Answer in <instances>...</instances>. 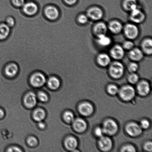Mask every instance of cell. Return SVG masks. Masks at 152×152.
Here are the masks:
<instances>
[{
	"mask_svg": "<svg viewBox=\"0 0 152 152\" xmlns=\"http://www.w3.org/2000/svg\"><path fill=\"white\" fill-rule=\"evenodd\" d=\"M145 150L148 151H152V144L151 142H148L146 143L144 145Z\"/></svg>",
	"mask_w": 152,
	"mask_h": 152,
	"instance_id": "44",
	"label": "cell"
},
{
	"mask_svg": "<svg viewBox=\"0 0 152 152\" xmlns=\"http://www.w3.org/2000/svg\"><path fill=\"white\" fill-rule=\"evenodd\" d=\"M19 72V67L14 62L6 65L4 69V72L6 76L12 77H15Z\"/></svg>",
	"mask_w": 152,
	"mask_h": 152,
	"instance_id": "16",
	"label": "cell"
},
{
	"mask_svg": "<svg viewBox=\"0 0 152 152\" xmlns=\"http://www.w3.org/2000/svg\"><path fill=\"white\" fill-rule=\"evenodd\" d=\"M107 91L112 95H115L118 93L119 89L117 86L114 85H110L107 88Z\"/></svg>",
	"mask_w": 152,
	"mask_h": 152,
	"instance_id": "33",
	"label": "cell"
},
{
	"mask_svg": "<svg viewBox=\"0 0 152 152\" xmlns=\"http://www.w3.org/2000/svg\"><path fill=\"white\" fill-rule=\"evenodd\" d=\"M100 148L103 151H107L111 149L113 146L112 141L108 137H101L99 141Z\"/></svg>",
	"mask_w": 152,
	"mask_h": 152,
	"instance_id": "20",
	"label": "cell"
},
{
	"mask_svg": "<svg viewBox=\"0 0 152 152\" xmlns=\"http://www.w3.org/2000/svg\"><path fill=\"white\" fill-rule=\"evenodd\" d=\"M93 33L95 36L98 37L99 36L106 35L108 32V25L103 22H97L93 27Z\"/></svg>",
	"mask_w": 152,
	"mask_h": 152,
	"instance_id": "12",
	"label": "cell"
},
{
	"mask_svg": "<svg viewBox=\"0 0 152 152\" xmlns=\"http://www.w3.org/2000/svg\"><path fill=\"white\" fill-rule=\"evenodd\" d=\"M107 25L108 31L114 35L120 34L123 31L124 26L123 24L118 20H111Z\"/></svg>",
	"mask_w": 152,
	"mask_h": 152,
	"instance_id": "13",
	"label": "cell"
},
{
	"mask_svg": "<svg viewBox=\"0 0 152 152\" xmlns=\"http://www.w3.org/2000/svg\"><path fill=\"white\" fill-rule=\"evenodd\" d=\"M102 129L104 133L108 135H113L117 132L118 126L114 121L108 119L104 122Z\"/></svg>",
	"mask_w": 152,
	"mask_h": 152,
	"instance_id": "10",
	"label": "cell"
},
{
	"mask_svg": "<svg viewBox=\"0 0 152 152\" xmlns=\"http://www.w3.org/2000/svg\"><path fill=\"white\" fill-rule=\"evenodd\" d=\"M31 85L35 87H40L44 86L46 82V77L44 74L41 72H34L30 78Z\"/></svg>",
	"mask_w": 152,
	"mask_h": 152,
	"instance_id": "9",
	"label": "cell"
},
{
	"mask_svg": "<svg viewBox=\"0 0 152 152\" xmlns=\"http://www.w3.org/2000/svg\"><path fill=\"white\" fill-rule=\"evenodd\" d=\"M10 28L5 23H0V41L5 40L10 35Z\"/></svg>",
	"mask_w": 152,
	"mask_h": 152,
	"instance_id": "25",
	"label": "cell"
},
{
	"mask_svg": "<svg viewBox=\"0 0 152 152\" xmlns=\"http://www.w3.org/2000/svg\"><path fill=\"white\" fill-rule=\"evenodd\" d=\"M123 7L126 11L130 12L138 7L137 0H124L123 3Z\"/></svg>",
	"mask_w": 152,
	"mask_h": 152,
	"instance_id": "24",
	"label": "cell"
},
{
	"mask_svg": "<svg viewBox=\"0 0 152 152\" xmlns=\"http://www.w3.org/2000/svg\"><path fill=\"white\" fill-rule=\"evenodd\" d=\"M86 122L82 118H77L73 121V127L76 131L79 132H84L87 128Z\"/></svg>",
	"mask_w": 152,
	"mask_h": 152,
	"instance_id": "22",
	"label": "cell"
},
{
	"mask_svg": "<svg viewBox=\"0 0 152 152\" xmlns=\"http://www.w3.org/2000/svg\"><path fill=\"white\" fill-rule=\"evenodd\" d=\"M4 115V113L2 110L0 109V118H2Z\"/></svg>",
	"mask_w": 152,
	"mask_h": 152,
	"instance_id": "46",
	"label": "cell"
},
{
	"mask_svg": "<svg viewBox=\"0 0 152 152\" xmlns=\"http://www.w3.org/2000/svg\"><path fill=\"white\" fill-rule=\"evenodd\" d=\"M121 98L125 101H129L134 97L135 92L134 89L130 86H123L119 92Z\"/></svg>",
	"mask_w": 152,
	"mask_h": 152,
	"instance_id": "8",
	"label": "cell"
},
{
	"mask_svg": "<svg viewBox=\"0 0 152 152\" xmlns=\"http://www.w3.org/2000/svg\"><path fill=\"white\" fill-rule=\"evenodd\" d=\"M129 19L132 23L139 24L143 23L146 19V15L139 7L130 12Z\"/></svg>",
	"mask_w": 152,
	"mask_h": 152,
	"instance_id": "4",
	"label": "cell"
},
{
	"mask_svg": "<svg viewBox=\"0 0 152 152\" xmlns=\"http://www.w3.org/2000/svg\"><path fill=\"white\" fill-rule=\"evenodd\" d=\"M95 133L97 136L101 137L103 136L104 132L102 129L100 127H97L95 129Z\"/></svg>",
	"mask_w": 152,
	"mask_h": 152,
	"instance_id": "41",
	"label": "cell"
},
{
	"mask_svg": "<svg viewBox=\"0 0 152 152\" xmlns=\"http://www.w3.org/2000/svg\"><path fill=\"white\" fill-rule=\"evenodd\" d=\"M109 66V71L110 75L113 78H120L124 73V65L120 61L115 60L114 61L111 62Z\"/></svg>",
	"mask_w": 152,
	"mask_h": 152,
	"instance_id": "2",
	"label": "cell"
},
{
	"mask_svg": "<svg viewBox=\"0 0 152 152\" xmlns=\"http://www.w3.org/2000/svg\"><path fill=\"white\" fill-rule=\"evenodd\" d=\"M122 46L125 50L129 51L135 47V44L132 40L128 39L124 42Z\"/></svg>",
	"mask_w": 152,
	"mask_h": 152,
	"instance_id": "30",
	"label": "cell"
},
{
	"mask_svg": "<svg viewBox=\"0 0 152 152\" xmlns=\"http://www.w3.org/2000/svg\"><path fill=\"white\" fill-rule=\"evenodd\" d=\"M144 55L141 48L135 47L132 50H129L128 56L132 61L138 62L142 60Z\"/></svg>",
	"mask_w": 152,
	"mask_h": 152,
	"instance_id": "11",
	"label": "cell"
},
{
	"mask_svg": "<svg viewBox=\"0 0 152 152\" xmlns=\"http://www.w3.org/2000/svg\"><path fill=\"white\" fill-rule=\"evenodd\" d=\"M124 34L128 39L133 40L137 38L140 35V30L137 24L129 23L124 26Z\"/></svg>",
	"mask_w": 152,
	"mask_h": 152,
	"instance_id": "1",
	"label": "cell"
},
{
	"mask_svg": "<svg viewBox=\"0 0 152 152\" xmlns=\"http://www.w3.org/2000/svg\"><path fill=\"white\" fill-rule=\"evenodd\" d=\"M5 23L10 28L14 26L15 21L14 18L11 16H9L6 19Z\"/></svg>",
	"mask_w": 152,
	"mask_h": 152,
	"instance_id": "36",
	"label": "cell"
},
{
	"mask_svg": "<svg viewBox=\"0 0 152 152\" xmlns=\"http://www.w3.org/2000/svg\"><path fill=\"white\" fill-rule=\"evenodd\" d=\"M21 9L22 12L26 15L32 16L35 15L38 12L39 7L36 3L29 1L25 2Z\"/></svg>",
	"mask_w": 152,
	"mask_h": 152,
	"instance_id": "7",
	"label": "cell"
},
{
	"mask_svg": "<svg viewBox=\"0 0 152 152\" xmlns=\"http://www.w3.org/2000/svg\"><path fill=\"white\" fill-rule=\"evenodd\" d=\"M139 68V65L138 62L131 61L128 65V69L131 73H135Z\"/></svg>",
	"mask_w": 152,
	"mask_h": 152,
	"instance_id": "32",
	"label": "cell"
},
{
	"mask_svg": "<svg viewBox=\"0 0 152 152\" xmlns=\"http://www.w3.org/2000/svg\"><path fill=\"white\" fill-rule=\"evenodd\" d=\"M65 145L68 150L73 151L75 150L77 145V141L74 137H69L67 138L65 141Z\"/></svg>",
	"mask_w": 152,
	"mask_h": 152,
	"instance_id": "26",
	"label": "cell"
},
{
	"mask_svg": "<svg viewBox=\"0 0 152 152\" xmlns=\"http://www.w3.org/2000/svg\"><path fill=\"white\" fill-rule=\"evenodd\" d=\"M75 20L79 24L84 25L88 23L89 19L86 13H80L76 18Z\"/></svg>",
	"mask_w": 152,
	"mask_h": 152,
	"instance_id": "29",
	"label": "cell"
},
{
	"mask_svg": "<svg viewBox=\"0 0 152 152\" xmlns=\"http://www.w3.org/2000/svg\"><path fill=\"white\" fill-rule=\"evenodd\" d=\"M46 114L44 110L38 109L34 112L33 118L37 122H41L45 118Z\"/></svg>",
	"mask_w": 152,
	"mask_h": 152,
	"instance_id": "28",
	"label": "cell"
},
{
	"mask_svg": "<svg viewBox=\"0 0 152 152\" xmlns=\"http://www.w3.org/2000/svg\"><path fill=\"white\" fill-rule=\"evenodd\" d=\"M38 99L43 102H47L48 100V95L44 92H40L38 94Z\"/></svg>",
	"mask_w": 152,
	"mask_h": 152,
	"instance_id": "37",
	"label": "cell"
},
{
	"mask_svg": "<svg viewBox=\"0 0 152 152\" xmlns=\"http://www.w3.org/2000/svg\"><path fill=\"white\" fill-rule=\"evenodd\" d=\"M141 127L144 129H147L149 127L150 123L148 120L144 119L141 121Z\"/></svg>",
	"mask_w": 152,
	"mask_h": 152,
	"instance_id": "40",
	"label": "cell"
},
{
	"mask_svg": "<svg viewBox=\"0 0 152 152\" xmlns=\"http://www.w3.org/2000/svg\"><path fill=\"white\" fill-rule=\"evenodd\" d=\"M97 63L99 66L103 67L109 66L111 62V58L109 54L102 53L98 54L96 58Z\"/></svg>",
	"mask_w": 152,
	"mask_h": 152,
	"instance_id": "15",
	"label": "cell"
},
{
	"mask_svg": "<svg viewBox=\"0 0 152 152\" xmlns=\"http://www.w3.org/2000/svg\"><path fill=\"white\" fill-rule=\"evenodd\" d=\"M7 151L9 152H22V151L18 147H12L9 148L7 150Z\"/></svg>",
	"mask_w": 152,
	"mask_h": 152,
	"instance_id": "43",
	"label": "cell"
},
{
	"mask_svg": "<svg viewBox=\"0 0 152 152\" xmlns=\"http://www.w3.org/2000/svg\"><path fill=\"white\" fill-rule=\"evenodd\" d=\"M89 19L94 21H100L104 16L103 10L100 7L93 6L88 9L86 13Z\"/></svg>",
	"mask_w": 152,
	"mask_h": 152,
	"instance_id": "3",
	"label": "cell"
},
{
	"mask_svg": "<svg viewBox=\"0 0 152 152\" xmlns=\"http://www.w3.org/2000/svg\"><path fill=\"white\" fill-rule=\"evenodd\" d=\"M63 118L67 123H70L73 122L74 120V114L70 111H67L64 113Z\"/></svg>",
	"mask_w": 152,
	"mask_h": 152,
	"instance_id": "31",
	"label": "cell"
},
{
	"mask_svg": "<svg viewBox=\"0 0 152 152\" xmlns=\"http://www.w3.org/2000/svg\"><path fill=\"white\" fill-rule=\"evenodd\" d=\"M44 14L48 20H55L58 18L60 16V12L56 6L49 5L45 7Z\"/></svg>",
	"mask_w": 152,
	"mask_h": 152,
	"instance_id": "6",
	"label": "cell"
},
{
	"mask_svg": "<svg viewBox=\"0 0 152 152\" xmlns=\"http://www.w3.org/2000/svg\"><path fill=\"white\" fill-rule=\"evenodd\" d=\"M25 105L28 108H31L35 106L37 104L36 96L32 92L28 93L24 99Z\"/></svg>",
	"mask_w": 152,
	"mask_h": 152,
	"instance_id": "21",
	"label": "cell"
},
{
	"mask_svg": "<svg viewBox=\"0 0 152 152\" xmlns=\"http://www.w3.org/2000/svg\"><path fill=\"white\" fill-rule=\"evenodd\" d=\"M78 110L80 114L85 116H88L92 114L94 108L92 104L89 102L82 103L79 105Z\"/></svg>",
	"mask_w": 152,
	"mask_h": 152,
	"instance_id": "18",
	"label": "cell"
},
{
	"mask_svg": "<svg viewBox=\"0 0 152 152\" xmlns=\"http://www.w3.org/2000/svg\"><path fill=\"white\" fill-rule=\"evenodd\" d=\"M38 126L40 129H44L45 127V125L44 123H43L42 122H39V123H38Z\"/></svg>",
	"mask_w": 152,
	"mask_h": 152,
	"instance_id": "45",
	"label": "cell"
},
{
	"mask_svg": "<svg viewBox=\"0 0 152 152\" xmlns=\"http://www.w3.org/2000/svg\"><path fill=\"white\" fill-rule=\"evenodd\" d=\"M141 49L144 54L151 56L152 53V40L151 38L144 39L141 42Z\"/></svg>",
	"mask_w": 152,
	"mask_h": 152,
	"instance_id": "17",
	"label": "cell"
},
{
	"mask_svg": "<svg viewBox=\"0 0 152 152\" xmlns=\"http://www.w3.org/2000/svg\"><path fill=\"white\" fill-rule=\"evenodd\" d=\"M126 130L127 133L130 136L136 137L142 133V128L137 124L131 123L126 126Z\"/></svg>",
	"mask_w": 152,
	"mask_h": 152,
	"instance_id": "14",
	"label": "cell"
},
{
	"mask_svg": "<svg viewBox=\"0 0 152 152\" xmlns=\"http://www.w3.org/2000/svg\"><path fill=\"white\" fill-rule=\"evenodd\" d=\"M109 55L114 60H121L124 57L125 50L120 45H114L110 49Z\"/></svg>",
	"mask_w": 152,
	"mask_h": 152,
	"instance_id": "5",
	"label": "cell"
},
{
	"mask_svg": "<svg viewBox=\"0 0 152 152\" xmlns=\"http://www.w3.org/2000/svg\"><path fill=\"white\" fill-rule=\"evenodd\" d=\"M128 79H129V83L132 84H135L137 83L138 80H139V77L135 73H132V74L129 75Z\"/></svg>",
	"mask_w": 152,
	"mask_h": 152,
	"instance_id": "34",
	"label": "cell"
},
{
	"mask_svg": "<svg viewBox=\"0 0 152 152\" xmlns=\"http://www.w3.org/2000/svg\"><path fill=\"white\" fill-rule=\"evenodd\" d=\"M122 152H135L136 150L134 147L130 145H128L125 146L122 148Z\"/></svg>",
	"mask_w": 152,
	"mask_h": 152,
	"instance_id": "39",
	"label": "cell"
},
{
	"mask_svg": "<svg viewBox=\"0 0 152 152\" xmlns=\"http://www.w3.org/2000/svg\"><path fill=\"white\" fill-rule=\"evenodd\" d=\"M11 2L15 7L22 8L26 1L25 0H11Z\"/></svg>",
	"mask_w": 152,
	"mask_h": 152,
	"instance_id": "35",
	"label": "cell"
},
{
	"mask_svg": "<svg viewBox=\"0 0 152 152\" xmlns=\"http://www.w3.org/2000/svg\"><path fill=\"white\" fill-rule=\"evenodd\" d=\"M137 89L140 95L145 96L148 95L150 92V85L146 81H141L138 84Z\"/></svg>",
	"mask_w": 152,
	"mask_h": 152,
	"instance_id": "23",
	"label": "cell"
},
{
	"mask_svg": "<svg viewBox=\"0 0 152 152\" xmlns=\"http://www.w3.org/2000/svg\"><path fill=\"white\" fill-rule=\"evenodd\" d=\"M27 142L28 145L31 147L35 146L38 144V141L36 138L31 137L28 138Z\"/></svg>",
	"mask_w": 152,
	"mask_h": 152,
	"instance_id": "38",
	"label": "cell"
},
{
	"mask_svg": "<svg viewBox=\"0 0 152 152\" xmlns=\"http://www.w3.org/2000/svg\"><path fill=\"white\" fill-rule=\"evenodd\" d=\"M64 2L68 6H75L78 0H63Z\"/></svg>",
	"mask_w": 152,
	"mask_h": 152,
	"instance_id": "42",
	"label": "cell"
},
{
	"mask_svg": "<svg viewBox=\"0 0 152 152\" xmlns=\"http://www.w3.org/2000/svg\"><path fill=\"white\" fill-rule=\"evenodd\" d=\"M48 86L50 89L53 90H56L60 86V81L57 77H52L49 79L48 81Z\"/></svg>",
	"mask_w": 152,
	"mask_h": 152,
	"instance_id": "27",
	"label": "cell"
},
{
	"mask_svg": "<svg viewBox=\"0 0 152 152\" xmlns=\"http://www.w3.org/2000/svg\"><path fill=\"white\" fill-rule=\"evenodd\" d=\"M96 43L100 47L105 48L109 47L111 45L112 43V40L106 34L96 37Z\"/></svg>",
	"mask_w": 152,
	"mask_h": 152,
	"instance_id": "19",
	"label": "cell"
}]
</instances>
